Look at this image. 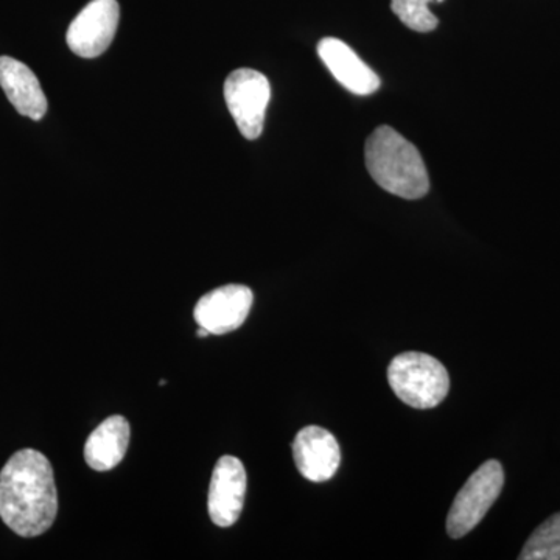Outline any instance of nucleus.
I'll list each match as a JSON object with an SVG mask.
<instances>
[{
    "label": "nucleus",
    "instance_id": "obj_13",
    "mask_svg": "<svg viewBox=\"0 0 560 560\" xmlns=\"http://www.w3.org/2000/svg\"><path fill=\"white\" fill-rule=\"evenodd\" d=\"M521 560H560V512L547 518L530 534Z\"/></svg>",
    "mask_w": 560,
    "mask_h": 560
},
{
    "label": "nucleus",
    "instance_id": "obj_12",
    "mask_svg": "<svg viewBox=\"0 0 560 560\" xmlns=\"http://www.w3.org/2000/svg\"><path fill=\"white\" fill-rule=\"evenodd\" d=\"M131 429L124 416H110L92 431L84 445V459L91 469L108 471L121 463L130 444Z\"/></svg>",
    "mask_w": 560,
    "mask_h": 560
},
{
    "label": "nucleus",
    "instance_id": "obj_11",
    "mask_svg": "<svg viewBox=\"0 0 560 560\" xmlns=\"http://www.w3.org/2000/svg\"><path fill=\"white\" fill-rule=\"evenodd\" d=\"M0 86L21 116L40 120L47 113V98L38 77L24 62L0 57Z\"/></svg>",
    "mask_w": 560,
    "mask_h": 560
},
{
    "label": "nucleus",
    "instance_id": "obj_3",
    "mask_svg": "<svg viewBox=\"0 0 560 560\" xmlns=\"http://www.w3.org/2000/svg\"><path fill=\"white\" fill-rule=\"evenodd\" d=\"M388 382L404 404L418 410L438 407L451 389V377L444 364L422 352L400 353L390 361Z\"/></svg>",
    "mask_w": 560,
    "mask_h": 560
},
{
    "label": "nucleus",
    "instance_id": "obj_2",
    "mask_svg": "<svg viewBox=\"0 0 560 560\" xmlns=\"http://www.w3.org/2000/svg\"><path fill=\"white\" fill-rule=\"evenodd\" d=\"M364 160L372 179L389 194L405 200H419L429 194V172L419 150L388 125L368 138Z\"/></svg>",
    "mask_w": 560,
    "mask_h": 560
},
{
    "label": "nucleus",
    "instance_id": "obj_5",
    "mask_svg": "<svg viewBox=\"0 0 560 560\" xmlns=\"http://www.w3.org/2000/svg\"><path fill=\"white\" fill-rule=\"evenodd\" d=\"M224 98L243 138H259L271 98V86L267 77L253 69L234 70L224 83Z\"/></svg>",
    "mask_w": 560,
    "mask_h": 560
},
{
    "label": "nucleus",
    "instance_id": "obj_1",
    "mask_svg": "<svg viewBox=\"0 0 560 560\" xmlns=\"http://www.w3.org/2000/svg\"><path fill=\"white\" fill-rule=\"evenodd\" d=\"M58 492L43 453L24 448L0 471V517L21 537H38L54 525Z\"/></svg>",
    "mask_w": 560,
    "mask_h": 560
},
{
    "label": "nucleus",
    "instance_id": "obj_15",
    "mask_svg": "<svg viewBox=\"0 0 560 560\" xmlns=\"http://www.w3.org/2000/svg\"><path fill=\"white\" fill-rule=\"evenodd\" d=\"M209 330H206L205 327H200V330H198V337L205 338L209 337Z\"/></svg>",
    "mask_w": 560,
    "mask_h": 560
},
{
    "label": "nucleus",
    "instance_id": "obj_16",
    "mask_svg": "<svg viewBox=\"0 0 560 560\" xmlns=\"http://www.w3.org/2000/svg\"><path fill=\"white\" fill-rule=\"evenodd\" d=\"M438 2H444V0H438Z\"/></svg>",
    "mask_w": 560,
    "mask_h": 560
},
{
    "label": "nucleus",
    "instance_id": "obj_7",
    "mask_svg": "<svg viewBox=\"0 0 560 560\" xmlns=\"http://www.w3.org/2000/svg\"><path fill=\"white\" fill-rule=\"evenodd\" d=\"M253 291L245 285L220 287L209 291L195 305L194 316L198 326L205 327L210 335L230 334L248 318L253 307Z\"/></svg>",
    "mask_w": 560,
    "mask_h": 560
},
{
    "label": "nucleus",
    "instance_id": "obj_14",
    "mask_svg": "<svg viewBox=\"0 0 560 560\" xmlns=\"http://www.w3.org/2000/svg\"><path fill=\"white\" fill-rule=\"evenodd\" d=\"M430 2L433 0H390V9L411 31L429 33L438 27V18L429 10Z\"/></svg>",
    "mask_w": 560,
    "mask_h": 560
},
{
    "label": "nucleus",
    "instance_id": "obj_4",
    "mask_svg": "<svg viewBox=\"0 0 560 560\" xmlns=\"http://www.w3.org/2000/svg\"><path fill=\"white\" fill-rule=\"evenodd\" d=\"M504 486V470L499 460H486L460 488L447 515V534L452 539L469 534L499 500Z\"/></svg>",
    "mask_w": 560,
    "mask_h": 560
},
{
    "label": "nucleus",
    "instance_id": "obj_10",
    "mask_svg": "<svg viewBox=\"0 0 560 560\" xmlns=\"http://www.w3.org/2000/svg\"><path fill=\"white\" fill-rule=\"evenodd\" d=\"M318 55L338 83L352 94L371 95L381 88L377 73L341 39H320Z\"/></svg>",
    "mask_w": 560,
    "mask_h": 560
},
{
    "label": "nucleus",
    "instance_id": "obj_9",
    "mask_svg": "<svg viewBox=\"0 0 560 560\" xmlns=\"http://www.w3.org/2000/svg\"><path fill=\"white\" fill-rule=\"evenodd\" d=\"M298 470L308 481L324 482L335 477L341 463L340 444L330 431L305 427L293 442Z\"/></svg>",
    "mask_w": 560,
    "mask_h": 560
},
{
    "label": "nucleus",
    "instance_id": "obj_8",
    "mask_svg": "<svg viewBox=\"0 0 560 560\" xmlns=\"http://www.w3.org/2000/svg\"><path fill=\"white\" fill-rule=\"evenodd\" d=\"M246 470L235 456H221L209 486V515L220 528L237 523L245 504Z\"/></svg>",
    "mask_w": 560,
    "mask_h": 560
},
{
    "label": "nucleus",
    "instance_id": "obj_6",
    "mask_svg": "<svg viewBox=\"0 0 560 560\" xmlns=\"http://www.w3.org/2000/svg\"><path fill=\"white\" fill-rule=\"evenodd\" d=\"M117 0H92L69 25V49L81 58H97L108 49L119 27Z\"/></svg>",
    "mask_w": 560,
    "mask_h": 560
}]
</instances>
